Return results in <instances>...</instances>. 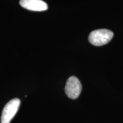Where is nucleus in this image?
I'll return each mask as SVG.
<instances>
[{"label": "nucleus", "instance_id": "nucleus-1", "mask_svg": "<svg viewBox=\"0 0 123 123\" xmlns=\"http://www.w3.org/2000/svg\"><path fill=\"white\" fill-rule=\"evenodd\" d=\"M113 37V32L108 29H98L92 31L88 37L91 43L96 46H100L108 43Z\"/></svg>", "mask_w": 123, "mask_h": 123}, {"label": "nucleus", "instance_id": "nucleus-2", "mask_svg": "<svg viewBox=\"0 0 123 123\" xmlns=\"http://www.w3.org/2000/svg\"><path fill=\"white\" fill-rule=\"evenodd\" d=\"M21 104L18 98H14L9 101L5 106L1 117V123H10L17 112Z\"/></svg>", "mask_w": 123, "mask_h": 123}, {"label": "nucleus", "instance_id": "nucleus-3", "mask_svg": "<svg viewBox=\"0 0 123 123\" xmlns=\"http://www.w3.org/2000/svg\"><path fill=\"white\" fill-rule=\"evenodd\" d=\"M82 86L80 81L76 76H71L67 80L65 86L67 96L72 99H77L80 94Z\"/></svg>", "mask_w": 123, "mask_h": 123}, {"label": "nucleus", "instance_id": "nucleus-4", "mask_svg": "<svg viewBox=\"0 0 123 123\" xmlns=\"http://www.w3.org/2000/svg\"><path fill=\"white\" fill-rule=\"evenodd\" d=\"M19 4L24 8L31 11H45L48 9L47 4L42 0H21Z\"/></svg>", "mask_w": 123, "mask_h": 123}]
</instances>
